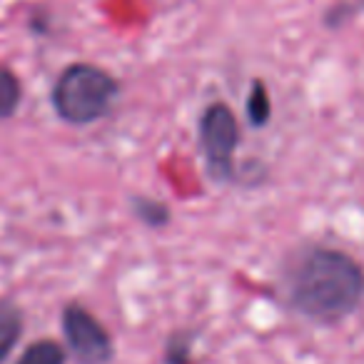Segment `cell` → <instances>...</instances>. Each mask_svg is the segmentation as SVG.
<instances>
[{
    "label": "cell",
    "instance_id": "6da1fadb",
    "mask_svg": "<svg viewBox=\"0 0 364 364\" xmlns=\"http://www.w3.org/2000/svg\"><path fill=\"white\" fill-rule=\"evenodd\" d=\"M282 284L289 307L319 324L342 322L364 302L362 262L329 245H304L289 255Z\"/></svg>",
    "mask_w": 364,
    "mask_h": 364
},
{
    "label": "cell",
    "instance_id": "7a4b0ae2",
    "mask_svg": "<svg viewBox=\"0 0 364 364\" xmlns=\"http://www.w3.org/2000/svg\"><path fill=\"white\" fill-rule=\"evenodd\" d=\"M120 82L92 63H73L58 75L50 90L55 115L68 125H92L112 110Z\"/></svg>",
    "mask_w": 364,
    "mask_h": 364
},
{
    "label": "cell",
    "instance_id": "3957f363",
    "mask_svg": "<svg viewBox=\"0 0 364 364\" xmlns=\"http://www.w3.org/2000/svg\"><path fill=\"white\" fill-rule=\"evenodd\" d=\"M200 150L205 155V165L215 182H235V150L240 145V125L232 107L225 102H210L198 122Z\"/></svg>",
    "mask_w": 364,
    "mask_h": 364
},
{
    "label": "cell",
    "instance_id": "277c9868",
    "mask_svg": "<svg viewBox=\"0 0 364 364\" xmlns=\"http://www.w3.org/2000/svg\"><path fill=\"white\" fill-rule=\"evenodd\" d=\"M63 334L77 364H110L115 357L112 337L105 324L80 302L63 307Z\"/></svg>",
    "mask_w": 364,
    "mask_h": 364
},
{
    "label": "cell",
    "instance_id": "5b68a950",
    "mask_svg": "<svg viewBox=\"0 0 364 364\" xmlns=\"http://www.w3.org/2000/svg\"><path fill=\"white\" fill-rule=\"evenodd\" d=\"M23 327H26L23 309L13 299H0V364L16 349L18 339L23 337Z\"/></svg>",
    "mask_w": 364,
    "mask_h": 364
},
{
    "label": "cell",
    "instance_id": "8992f818",
    "mask_svg": "<svg viewBox=\"0 0 364 364\" xmlns=\"http://www.w3.org/2000/svg\"><path fill=\"white\" fill-rule=\"evenodd\" d=\"M130 210H132V218L140 220L142 225L152 230H160L167 228L172 220V213L167 208V203L157 198H147V195H132L130 198Z\"/></svg>",
    "mask_w": 364,
    "mask_h": 364
},
{
    "label": "cell",
    "instance_id": "52a82bcc",
    "mask_svg": "<svg viewBox=\"0 0 364 364\" xmlns=\"http://www.w3.org/2000/svg\"><path fill=\"white\" fill-rule=\"evenodd\" d=\"M245 112H247V122L252 127H264L272 120V97H269L267 85L259 77H255L252 85H250Z\"/></svg>",
    "mask_w": 364,
    "mask_h": 364
},
{
    "label": "cell",
    "instance_id": "ba28073f",
    "mask_svg": "<svg viewBox=\"0 0 364 364\" xmlns=\"http://www.w3.org/2000/svg\"><path fill=\"white\" fill-rule=\"evenodd\" d=\"M23 100V85L21 77L11 68L0 65V120H8L18 112Z\"/></svg>",
    "mask_w": 364,
    "mask_h": 364
},
{
    "label": "cell",
    "instance_id": "9c48e42d",
    "mask_svg": "<svg viewBox=\"0 0 364 364\" xmlns=\"http://www.w3.org/2000/svg\"><path fill=\"white\" fill-rule=\"evenodd\" d=\"M65 362H68L65 347L58 344L55 339L33 342L31 347H26L21 359H18V364H65Z\"/></svg>",
    "mask_w": 364,
    "mask_h": 364
},
{
    "label": "cell",
    "instance_id": "30bf717a",
    "mask_svg": "<svg viewBox=\"0 0 364 364\" xmlns=\"http://www.w3.org/2000/svg\"><path fill=\"white\" fill-rule=\"evenodd\" d=\"M364 13V0H332V6L324 11L322 23L327 31H342Z\"/></svg>",
    "mask_w": 364,
    "mask_h": 364
},
{
    "label": "cell",
    "instance_id": "8fae6325",
    "mask_svg": "<svg viewBox=\"0 0 364 364\" xmlns=\"http://www.w3.org/2000/svg\"><path fill=\"white\" fill-rule=\"evenodd\" d=\"M193 332H175L167 342L165 349V362L167 364H190V354H193Z\"/></svg>",
    "mask_w": 364,
    "mask_h": 364
}]
</instances>
